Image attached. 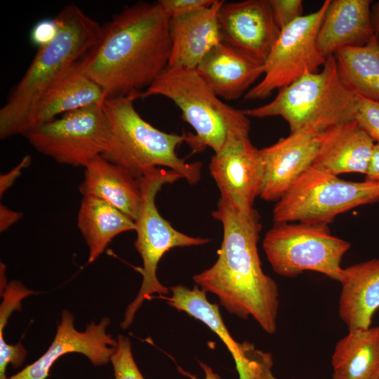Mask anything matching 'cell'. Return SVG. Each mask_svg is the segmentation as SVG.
Segmentation results:
<instances>
[{
    "instance_id": "obj_1",
    "label": "cell",
    "mask_w": 379,
    "mask_h": 379,
    "mask_svg": "<svg viewBox=\"0 0 379 379\" xmlns=\"http://www.w3.org/2000/svg\"><path fill=\"white\" fill-rule=\"evenodd\" d=\"M169 21L158 1L126 7L102 26L98 42L80 60L83 72L107 98H139L168 66Z\"/></svg>"
},
{
    "instance_id": "obj_2",
    "label": "cell",
    "mask_w": 379,
    "mask_h": 379,
    "mask_svg": "<svg viewBox=\"0 0 379 379\" xmlns=\"http://www.w3.org/2000/svg\"><path fill=\"white\" fill-rule=\"evenodd\" d=\"M212 216L223 230L218 258L193 281L206 293L215 295L230 314L243 319L251 317L264 331L274 333L279 290L261 267L258 242L262 227L257 211L241 212L220 197Z\"/></svg>"
},
{
    "instance_id": "obj_3",
    "label": "cell",
    "mask_w": 379,
    "mask_h": 379,
    "mask_svg": "<svg viewBox=\"0 0 379 379\" xmlns=\"http://www.w3.org/2000/svg\"><path fill=\"white\" fill-rule=\"evenodd\" d=\"M55 39L39 48L33 60L0 109V138L24 135L32 127L35 106L44 92L98 42L102 26L75 4L55 17Z\"/></svg>"
},
{
    "instance_id": "obj_4",
    "label": "cell",
    "mask_w": 379,
    "mask_h": 379,
    "mask_svg": "<svg viewBox=\"0 0 379 379\" xmlns=\"http://www.w3.org/2000/svg\"><path fill=\"white\" fill-rule=\"evenodd\" d=\"M135 96L107 98L102 109L109 130V141L102 157L138 179L155 168H167L190 185L201 179L202 164L188 163L175 150L187 134L160 131L143 119L134 106Z\"/></svg>"
},
{
    "instance_id": "obj_5",
    "label": "cell",
    "mask_w": 379,
    "mask_h": 379,
    "mask_svg": "<svg viewBox=\"0 0 379 379\" xmlns=\"http://www.w3.org/2000/svg\"><path fill=\"white\" fill-rule=\"evenodd\" d=\"M357 97L342 82L334 55L321 69L307 73L279 90L270 102L243 109L248 117H281L291 133L303 129L318 132L355 120Z\"/></svg>"
},
{
    "instance_id": "obj_6",
    "label": "cell",
    "mask_w": 379,
    "mask_h": 379,
    "mask_svg": "<svg viewBox=\"0 0 379 379\" xmlns=\"http://www.w3.org/2000/svg\"><path fill=\"white\" fill-rule=\"evenodd\" d=\"M152 95L166 97L180 108L182 119L195 132L187 133L186 142L193 153L206 147L217 152L228 129L249 120L243 109L223 102L196 68L168 66L139 98Z\"/></svg>"
},
{
    "instance_id": "obj_7",
    "label": "cell",
    "mask_w": 379,
    "mask_h": 379,
    "mask_svg": "<svg viewBox=\"0 0 379 379\" xmlns=\"http://www.w3.org/2000/svg\"><path fill=\"white\" fill-rule=\"evenodd\" d=\"M182 178L176 172L165 168H155L138 178L141 189V204L135 220L136 239L135 247L142 260L139 269L142 281L135 298L126 307L120 326L125 329L132 324L142 302L153 294L159 296L169 294L170 289L159 281L158 264L163 255L175 247L201 246L210 239L192 237L175 230L159 213L155 200L157 193L166 184Z\"/></svg>"
},
{
    "instance_id": "obj_8",
    "label": "cell",
    "mask_w": 379,
    "mask_h": 379,
    "mask_svg": "<svg viewBox=\"0 0 379 379\" xmlns=\"http://www.w3.org/2000/svg\"><path fill=\"white\" fill-rule=\"evenodd\" d=\"M377 201L379 183L345 180L311 166L277 201L273 220L327 225L341 213Z\"/></svg>"
},
{
    "instance_id": "obj_9",
    "label": "cell",
    "mask_w": 379,
    "mask_h": 379,
    "mask_svg": "<svg viewBox=\"0 0 379 379\" xmlns=\"http://www.w3.org/2000/svg\"><path fill=\"white\" fill-rule=\"evenodd\" d=\"M351 244L333 235L327 225L279 222L265 234L262 247L273 270L285 277L312 271L341 282L340 263Z\"/></svg>"
},
{
    "instance_id": "obj_10",
    "label": "cell",
    "mask_w": 379,
    "mask_h": 379,
    "mask_svg": "<svg viewBox=\"0 0 379 379\" xmlns=\"http://www.w3.org/2000/svg\"><path fill=\"white\" fill-rule=\"evenodd\" d=\"M329 3L330 0H325L317 11L303 15L281 29L264 65L263 77L246 93V100L264 99L323 67L326 58L319 48L317 34Z\"/></svg>"
},
{
    "instance_id": "obj_11",
    "label": "cell",
    "mask_w": 379,
    "mask_h": 379,
    "mask_svg": "<svg viewBox=\"0 0 379 379\" xmlns=\"http://www.w3.org/2000/svg\"><path fill=\"white\" fill-rule=\"evenodd\" d=\"M102 105H93L35 126L24 135L39 152L58 163L86 167L102 155L109 130Z\"/></svg>"
},
{
    "instance_id": "obj_12",
    "label": "cell",
    "mask_w": 379,
    "mask_h": 379,
    "mask_svg": "<svg viewBox=\"0 0 379 379\" xmlns=\"http://www.w3.org/2000/svg\"><path fill=\"white\" fill-rule=\"evenodd\" d=\"M249 131V120L231 126L223 145L209 164L220 197L243 213L254 210L253 203L260 194L263 181L260 149L252 144Z\"/></svg>"
},
{
    "instance_id": "obj_13",
    "label": "cell",
    "mask_w": 379,
    "mask_h": 379,
    "mask_svg": "<svg viewBox=\"0 0 379 379\" xmlns=\"http://www.w3.org/2000/svg\"><path fill=\"white\" fill-rule=\"evenodd\" d=\"M218 20L222 44L264 66L281 32L269 0L224 1Z\"/></svg>"
},
{
    "instance_id": "obj_14",
    "label": "cell",
    "mask_w": 379,
    "mask_h": 379,
    "mask_svg": "<svg viewBox=\"0 0 379 379\" xmlns=\"http://www.w3.org/2000/svg\"><path fill=\"white\" fill-rule=\"evenodd\" d=\"M169 289L171 297H159L178 311L203 322L219 337L233 357L239 379H277L272 371V354L248 341L237 342L227 330L218 305L208 301L204 291L197 285L191 289L181 284Z\"/></svg>"
},
{
    "instance_id": "obj_15",
    "label": "cell",
    "mask_w": 379,
    "mask_h": 379,
    "mask_svg": "<svg viewBox=\"0 0 379 379\" xmlns=\"http://www.w3.org/2000/svg\"><path fill=\"white\" fill-rule=\"evenodd\" d=\"M74 321V315L64 310L55 338L46 352L8 379H46L55 361L68 353L84 354L95 366L109 363L117 345V340L106 332L109 318L104 317L99 323L92 321L84 331L77 330Z\"/></svg>"
},
{
    "instance_id": "obj_16",
    "label": "cell",
    "mask_w": 379,
    "mask_h": 379,
    "mask_svg": "<svg viewBox=\"0 0 379 379\" xmlns=\"http://www.w3.org/2000/svg\"><path fill=\"white\" fill-rule=\"evenodd\" d=\"M321 133L312 129L290 133L288 136L260 149L263 168L260 198L277 201L312 166Z\"/></svg>"
},
{
    "instance_id": "obj_17",
    "label": "cell",
    "mask_w": 379,
    "mask_h": 379,
    "mask_svg": "<svg viewBox=\"0 0 379 379\" xmlns=\"http://www.w3.org/2000/svg\"><path fill=\"white\" fill-rule=\"evenodd\" d=\"M224 1L210 7L170 18V67L196 68L204 58L221 43L218 20Z\"/></svg>"
},
{
    "instance_id": "obj_18",
    "label": "cell",
    "mask_w": 379,
    "mask_h": 379,
    "mask_svg": "<svg viewBox=\"0 0 379 379\" xmlns=\"http://www.w3.org/2000/svg\"><path fill=\"white\" fill-rule=\"evenodd\" d=\"M375 142L356 120L331 127L321 133L312 166L335 175L366 174Z\"/></svg>"
},
{
    "instance_id": "obj_19",
    "label": "cell",
    "mask_w": 379,
    "mask_h": 379,
    "mask_svg": "<svg viewBox=\"0 0 379 379\" xmlns=\"http://www.w3.org/2000/svg\"><path fill=\"white\" fill-rule=\"evenodd\" d=\"M371 0H330L317 34V44L324 57L339 49L366 44L374 36Z\"/></svg>"
},
{
    "instance_id": "obj_20",
    "label": "cell",
    "mask_w": 379,
    "mask_h": 379,
    "mask_svg": "<svg viewBox=\"0 0 379 379\" xmlns=\"http://www.w3.org/2000/svg\"><path fill=\"white\" fill-rule=\"evenodd\" d=\"M338 314L348 330L368 328L379 309V258L344 268Z\"/></svg>"
},
{
    "instance_id": "obj_21",
    "label": "cell",
    "mask_w": 379,
    "mask_h": 379,
    "mask_svg": "<svg viewBox=\"0 0 379 379\" xmlns=\"http://www.w3.org/2000/svg\"><path fill=\"white\" fill-rule=\"evenodd\" d=\"M107 98L102 88L83 72L79 60L39 98L33 112L31 128L55 119L57 115L102 105Z\"/></svg>"
},
{
    "instance_id": "obj_22",
    "label": "cell",
    "mask_w": 379,
    "mask_h": 379,
    "mask_svg": "<svg viewBox=\"0 0 379 379\" xmlns=\"http://www.w3.org/2000/svg\"><path fill=\"white\" fill-rule=\"evenodd\" d=\"M84 168L81 194L105 200L135 222L142 199L138 179L102 155Z\"/></svg>"
},
{
    "instance_id": "obj_23",
    "label": "cell",
    "mask_w": 379,
    "mask_h": 379,
    "mask_svg": "<svg viewBox=\"0 0 379 379\" xmlns=\"http://www.w3.org/2000/svg\"><path fill=\"white\" fill-rule=\"evenodd\" d=\"M199 74L221 99L239 98L264 74V66L251 62L222 43L196 67Z\"/></svg>"
},
{
    "instance_id": "obj_24",
    "label": "cell",
    "mask_w": 379,
    "mask_h": 379,
    "mask_svg": "<svg viewBox=\"0 0 379 379\" xmlns=\"http://www.w3.org/2000/svg\"><path fill=\"white\" fill-rule=\"evenodd\" d=\"M333 379H379V326L348 330L331 357Z\"/></svg>"
},
{
    "instance_id": "obj_25",
    "label": "cell",
    "mask_w": 379,
    "mask_h": 379,
    "mask_svg": "<svg viewBox=\"0 0 379 379\" xmlns=\"http://www.w3.org/2000/svg\"><path fill=\"white\" fill-rule=\"evenodd\" d=\"M77 227L89 249L88 262H93L117 235L135 230V222L108 202L83 196Z\"/></svg>"
},
{
    "instance_id": "obj_26",
    "label": "cell",
    "mask_w": 379,
    "mask_h": 379,
    "mask_svg": "<svg viewBox=\"0 0 379 379\" xmlns=\"http://www.w3.org/2000/svg\"><path fill=\"white\" fill-rule=\"evenodd\" d=\"M339 77L356 96L379 102V40L339 49L333 55Z\"/></svg>"
},
{
    "instance_id": "obj_27",
    "label": "cell",
    "mask_w": 379,
    "mask_h": 379,
    "mask_svg": "<svg viewBox=\"0 0 379 379\" xmlns=\"http://www.w3.org/2000/svg\"><path fill=\"white\" fill-rule=\"evenodd\" d=\"M117 345L110 358L114 379H145L133 356L129 338L119 335Z\"/></svg>"
},
{
    "instance_id": "obj_28",
    "label": "cell",
    "mask_w": 379,
    "mask_h": 379,
    "mask_svg": "<svg viewBox=\"0 0 379 379\" xmlns=\"http://www.w3.org/2000/svg\"><path fill=\"white\" fill-rule=\"evenodd\" d=\"M357 97L355 120L375 143H379V102Z\"/></svg>"
},
{
    "instance_id": "obj_29",
    "label": "cell",
    "mask_w": 379,
    "mask_h": 379,
    "mask_svg": "<svg viewBox=\"0 0 379 379\" xmlns=\"http://www.w3.org/2000/svg\"><path fill=\"white\" fill-rule=\"evenodd\" d=\"M274 20L280 29L303 15L302 0H269Z\"/></svg>"
},
{
    "instance_id": "obj_30",
    "label": "cell",
    "mask_w": 379,
    "mask_h": 379,
    "mask_svg": "<svg viewBox=\"0 0 379 379\" xmlns=\"http://www.w3.org/2000/svg\"><path fill=\"white\" fill-rule=\"evenodd\" d=\"M216 0H159L169 18L187 15L211 6Z\"/></svg>"
},
{
    "instance_id": "obj_31",
    "label": "cell",
    "mask_w": 379,
    "mask_h": 379,
    "mask_svg": "<svg viewBox=\"0 0 379 379\" xmlns=\"http://www.w3.org/2000/svg\"><path fill=\"white\" fill-rule=\"evenodd\" d=\"M58 32V24L55 18H46L39 21L32 29L31 42L40 48L51 43Z\"/></svg>"
},
{
    "instance_id": "obj_32",
    "label": "cell",
    "mask_w": 379,
    "mask_h": 379,
    "mask_svg": "<svg viewBox=\"0 0 379 379\" xmlns=\"http://www.w3.org/2000/svg\"><path fill=\"white\" fill-rule=\"evenodd\" d=\"M31 163V157L25 156L20 162L12 168L9 172L1 174L0 176V196L2 195L13 185L15 180L20 176L24 168Z\"/></svg>"
},
{
    "instance_id": "obj_33",
    "label": "cell",
    "mask_w": 379,
    "mask_h": 379,
    "mask_svg": "<svg viewBox=\"0 0 379 379\" xmlns=\"http://www.w3.org/2000/svg\"><path fill=\"white\" fill-rule=\"evenodd\" d=\"M22 216L20 212L9 209L4 204H0V232H4L12 225L18 222Z\"/></svg>"
},
{
    "instance_id": "obj_34",
    "label": "cell",
    "mask_w": 379,
    "mask_h": 379,
    "mask_svg": "<svg viewBox=\"0 0 379 379\" xmlns=\"http://www.w3.org/2000/svg\"><path fill=\"white\" fill-rule=\"evenodd\" d=\"M365 180L379 183V143H375Z\"/></svg>"
},
{
    "instance_id": "obj_35",
    "label": "cell",
    "mask_w": 379,
    "mask_h": 379,
    "mask_svg": "<svg viewBox=\"0 0 379 379\" xmlns=\"http://www.w3.org/2000/svg\"><path fill=\"white\" fill-rule=\"evenodd\" d=\"M199 363L204 373V379H222L220 375L214 372L210 366L201 361H199ZM178 369L182 375H187L191 379H197L195 375L182 370L181 368L178 367Z\"/></svg>"
},
{
    "instance_id": "obj_36",
    "label": "cell",
    "mask_w": 379,
    "mask_h": 379,
    "mask_svg": "<svg viewBox=\"0 0 379 379\" xmlns=\"http://www.w3.org/2000/svg\"><path fill=\"white\" fill-rule=\"evenodd\" d=\"M370 19L373 34L379 40V1L371 4Z\"/></svg>"
}]
</instances>
